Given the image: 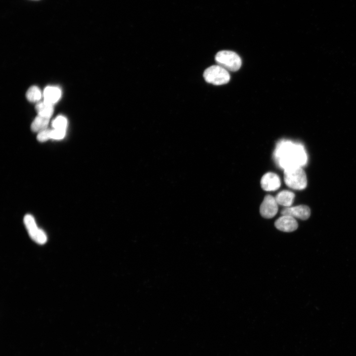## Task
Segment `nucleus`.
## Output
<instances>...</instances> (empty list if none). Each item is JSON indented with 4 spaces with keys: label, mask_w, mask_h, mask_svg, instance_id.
<instances>
[{
    "label": "nucleus",
    "mask_w": 356,
    "mask_h": 356,
    "mask_svg": "<svg viewBox=\"0 0 356 356\" xmlns=\"http://www.w3.org/2000/svg\"><path fill=\"white\" fill-rule=\"evenodd\" d=\"M24 223L30 237L36 243L44 244L47 241V236L44 232L39 228L34 217L30 215H26L24 218Z\"/></svg>",
    "instance_id": "nucleus-5"
},
{
    "label": "nucleus",
    "mask_w": 356,
    "mask_h": 356,
    "mask_svg": "<svg viewBox=\"0 0 356 356\" xmlns=\"http://www.w3.org/2000/svg\"><path fill=\"white\" fill-rule=\"evenodd\" d=\"M51 130L45 129L39 132L37 139L40 142H44L51 139Z\"/></svg>",
    "instance_id": "nucleus-16"
},
{
    "label": "nucleus",
    "mask_w": 356,
    "mask_h": 356,
    "mask_svg": "<svg viewBox=\"0 0 356 356\" xmlns=\"http://www.w3.org/2000/svg\"></svg>",
    "instance_id": "nucleus-18"
},
{
    "label": "nucleus",
    "mask_w": 356,
    "mask_h": 356,
    "mask_svg": "<svg viewBox=\"0 0 356 356\" xmlns=\"http://www.w3.org/2000/svg\"><path fill=\"white\" fill-rule=\"evenodd\" d=\"M35 108L38 115L48 118L51 117L53 112V105L46 103L44 101L37 103Z\"/></svg>",
    "instance_id": "nucleus-13"
},
{
    "label": "nucleus",
    "mask_w": 356,
    "mask_h": 356,
    "mask_svg": "<svg viewBox=\"0 0 356 356\" xmlns=\"http://www.w3.org/2000/svg\"><path fill=\"white\" fill-rule=\"evenodd\" d=\"M274 225L278 230L287 232L295 231L298 226L296 219L288 215H282L279 217L275 221Z\"/></svg>",
    "instance_id": "nucleus-8"
},
{
    "label": "nucleus",
    "mask_w": 356,
    "mask_h": 356,
    "mask_svg": "<svg viewBox=\"0 0 356 356\" xmlns=\"http://www.w3.org/2000/svg\"><path fill=\"white\" fill-rule=\"evenodd\" d=\"M203 77L207 83L214 85H224L230 80V75L227 70L219 65L207 68L204 72Z\"/></svg>",
    "instance_id": "nucleus-4"
},
{
    "label": "nucleus",
    "mask_w": 356,
    "mask_h": 356,
    "mask_svg": "<svg viewBox=\"0 0 356 356\" xmlns=\"http://www.w3.org/2000/svg\"><path fill=\"white\" fill-rule=\"evenodd\" d=\"M261 184L262 188L264 190L274 191L280 187L281 181L277 175L269 172L262 177Z\"/></svg>",
    "instance_id": "nucleus-9"
},
{
    "label": "nucleus",
    "mask_w": 356,
    "mask_h": 356,
    "mask_svg": "<svg viewBox=\"0 0 356 356\" xmlns=\"http://www.w3.org/2000/svg\"><path fill=\"white\" fill-rule=\"evenodd\" d=\"M66 134V130L60 129L51 130V139L60 140L63 138Z\"/></svg>",
    "instance_id": "nucleus-17"
},
{
    "label": "nucleus",
    "mask_w": 356,
    "mask_h": 356,
    "mask_svg": "<svg viewBox=\"0 0 356 356\" xmlns=\"http://www.w3.org/2000/svg\"><path fill=\"white\" fill-rule=\"evenodd\" d=\"M278 211V204L273 197L270 195H266L260 208L261 216L267 219L272 218L275 216Z\"/></svg>",
    "instance_id": "nucleus-6"
},
{
    "label": "nucleus",
    "mask_w": 356,
    "mask_h": 356,
    "mask_svg": "<svg viewBox=\"0 0 356 356\" xmlns=\"http://www.w3.org/2000/svg\"><path fill=\"white\" fill-rule=\"evenodd\" d=\"M67 121L65 117L62 116H57L52 122L53 129L66 130Z\"/></svg>",
    "instance_id": "nucleus-15"
},
{
    "label": "nucleus",
    "mask_w": 356,
    "mask_h": 356,
    "mask_svg": "<svg viewBox=\"0 0 356 356\" xmlns=\"http://www.w3.org/2000/svg\"><path fill=\"white\" fill-rule=\"evenodd\" d=\"M50 118L38 115L31 124V130L35 132H40L45 129L49 122Z\"/></svg>",
    "instance_id": "nucleus-12"
},
{
    "label": "nucleus",
    "mask_w": 356,
    "mask_h": 356,
    "mask_svg": "<svg viewBox=\"0 0 356 356\" xmlns=\"http://www.w3.org/2000/svg\"><path fill=\"white\" fill-rule=\"evenodd\" d=\"M294 198V193L286 190L280 191L275 197L278 204L287 207H290L292 204Z\"/></svg>",
    "instance_id": "nucleus-11"
},
{
    "label": "nucleus",
    "mask_w": 356,
    "mask_h": 356,
    "mask_svg": "<svg viewBox=\"0 0 356 356\" xmlns=\"http://www.w3.org/2000/svg\"><path fill=\"white\" fill-rule=\"evenodd\" d=\"M215 58L219 65L231 71L238 70L242 64L240 56L232 51H220L216 54Z\"/></svg>",
    "instance_id": "nucleus-3"
},
{
    "label": "nucleus",
    "mask_w": 356,
    "mask_h": 356,
    "mask_svg": "<svg viewBox=\"0 0 356 356\" xmlns=\"http://www.w3.org/2000/svg\"><path fill=\"white\" fill-rule=\"evenodd\" d=\"M61 94V92L59 88L56 87L47 86L44 91V101L53 105L59 100Z\"/></svg>",
    "instance_id": "nucleus-10"
},
{
    "label": "nucleus",
    "mask_w": 356,
    "mask_h": 356,
    "mask_svg": "<svg viewBox=\"0 0 356 356\" xmlns=\"http://www.w3.org/2000/svg\"><path fill=\"white\" fill-rule=\"evenodd\" d=\"M274 157L278 165L284 170L292 167L304 166L308 161L304 146L289 140H282L277 143Z\"/></svg>",
    "instance_id": "nucleus-1"
},
{
    "label": "nucleus",
    "mask_w": 356,
    "mask_h": 356,
    "mask_svg": "<svg viewBox=\"0 0 356 356\" xmlns=\"http://www.w3.org/2000/svg\"><path fill=\"white\" fill-rule=\"evenodd\" d=\"M284 179L286 184L293 189H304L307 185V176L302 167L295 166L284 169Z\"/></svg>",
    "instance_id": "nucleus-2"
},
{
    "label": "nucleus",
    "mask_w": 356,
    "mask_h": 356,
    "mask_svg": "<svg viewBox=\"0 0 356 356\" xmlns=\"http://www.w3.org/2000/svg\"><path fill=\"white\" fill-rule=\"evenodd\" d=\"M281 213L282 215H288L302 220H306L311 215V210L306 205H299L283 209Z\"/></svg>",
    "instance_id": "nucleus-7"
},
{
    "label": "nucleus",
    "mask_w": 356,
    "mask_h": 356,
    "mask_svg": "<svg viewBox=\"0 0 356 356\" xmlns=\"http://www.w3.org/2000/svg\"><path fill=\"white\" fill-rule=\"evenodd\" d=\"M27 99L31 102H37L40 100L42 93L40 89L36 86L30 87L26 92Z\"/></svg>",
    "instance_id": "nucleus-14"
}]
</instances>
